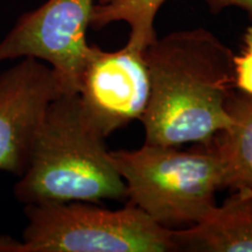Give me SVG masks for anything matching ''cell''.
<instances>
[{"instance_id": "11", "label": "cell", "mask_w": 252, "mask_h": 252, "mask_svg": "<svg viewBox=\"0 0 252 252\" xmlns=\"http://www.w3.org/2000/svg\"><path fill=\"white\" fill-rule=\"evenodd\" d=\"M243 42L242 53L234 58V87L252 97V26L245 31Z\"/></svg>"}, {"instance_id": "5", "label": "cell", "mask_w": 252, "mask_h": 252, "mask_svg": "<svg viewBox=\"0 0 252 252\" xmlns=\"http://www.w3.org/2000/svg\"><path fill=\"white\" fill-rule=\"evenodd\" d=\"M94 4L96 0H47L24 13L0 41V62L35 58L54 70L63 94H77Z\"/></svg>"}, {"instance_id": "2", "label": "cell", "mask_w": 252, "mask_h": 252, "mask_svg": "<svg viewBox=\"0 0 252 252\" xmlns=\"http://www.w3.org/2000/svg\"><path fill=\"white\" fill-rule=\"evenodd\" d=\"M104 140L87 121L78 94H60L46 110L30 165L15 185L17 201L27 206L127 198Z\"/></svg>"}, {"instance_id": "13", "label": "cell", "mask_w": 252, "mask_h": 252, "mask_svg": "<svg viewBox=\"0 0 252 252\" xmlns=\"http://www.w3.org/2000/svg\"><path fill=\"white\" fill-rule=\"evenodd\" d=\"M0 252H21V241L9 236H0Z\"/></svg>"}, {"instance_id": "10", "label": "cell", "mask_w": 252, "mask_h": 252, "mask_svg": "<svg viewBox=\"0 0 252 252\" xmlns=\"http://www.w3.org/2000/svg\"><path fill=\"white\" fill-rule=\"evenodd\" d=\"M166 0H98L94 6L90 26L102 30L124 21L130 26L128 43L145 50L157 39L154 20Z\"/></svg>"}, {"instance_id": "9", "label": "cell", "mask_w": 252, "mask_h": 252, "mask_svg": "<svg viewBox=\"0 0 252 252\" xmlns=\"http://www.w3.org/2000/svg\"><path fill=\"white\" fill-rule=\"evenodd\" d=\"M226 110L231 123L214 147L224 166V187L252 191V97L232 91Z\"/></svg>"}, {"instance_id": "4", "label": "cell", "mask_w": 252, "mask_h": 252, "mask_svg": "<svg viewBox=\"0 0 252 252\" xmlns=\"http://www.w3.org/2000/svg\"><path fill=\"white\" fill-rule=\"evenodd\" d=\"M21 252L178 251L175 230L128 203L118 210L91 202L25 206Z\"/></svg>"}, {"instance_id": "1", "label": "cell", "mask_w": 252, "mask_h": 252, "mask_svg": "<svg viewBox=\"0 0 252 252\" xmlns=\"http://www.w3.org/2000/svg\"><path fill=\"white\" fill-rule=\"evenodd\" d=\"M144 58L151 82L140 118L145 143L209 144L228 127L235 54L215 34L204 28L172 32L147 46Z\"/></svg>"}, {"instance_id": "3", "label": "cell", "mask_w": 252, "mask_h": 252, "mask_svg": "<svg viewBox=\"0 0 252 252\" xmlns=\"http://www.w3.org/2000/svg\"><path fill=\"white\" fill-rule=\"evenodd\" d=\"M110 154L130 203L167 228L202 222L217 206L216 191L224 187V166L214 149L184 152L145 143Z\"/></svg>"}, {"instance_id": "12", "label": "cell", "mask_w": 252, "mask_h": 252, "mask_svg": "<svg viewBox=\"0 0 252 252\" xmlns=\"http://www.w3.org/2000/svg\"><path fill=\"white\" fill-rule=\"evenodd\" d=\"M213 13H220L224 8L238 7L244 9L252 20V0H201Z\"/></svg>"}, {"instance_id": "8", "label": "cell", "mask_w": 252, "mask_h": 252, "mask_svg": "<svg viewBox=\"0 0 252 252\" xmlns=\"http://www.w3.org/2000/svg\"><path fill=\"white\" fill-rule=\"evenodd\" d=\"M235 190L202 222L175 230L179 250L252 252V191Z\"/></svg>"}, {"instance_id": "7", "label": "cell", "mask_w": 252, "mask_h": 252, "mask_svg": "<svg viewBox=\"0 0 252 252\" xmlns=\"http://www.w3.org/2000/svg\"><path fill=\"white\" fill-rule=\"evenodd\" d=\"M61 94L54 70L35 58L0 72V171L24 175L46 110Z\"/></svg>"}, {"instance_id": "6", "label": "cell", "mask_w": 252, "mask_h": 252, "mask_svg": "<svg viewBox=\"0 0 252 252\" xmlns=\"http://www.w3.org/2000/svg\"><path fill=\"white\" fill-rule=\"evenodd\" d=\"M77 94L87 121L103 138L140 119L151 94L144 50L128 42L116 52L90 45Z\"/></svg>"}]
</instances>
